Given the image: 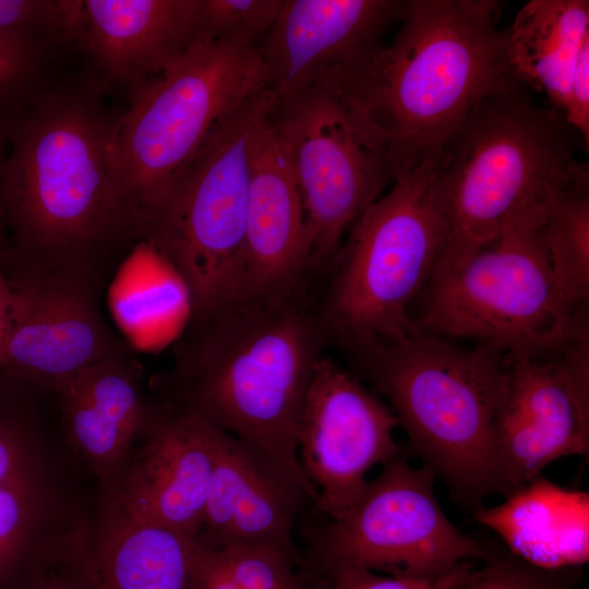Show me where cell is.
I'll use <instances>...</instances> for the list:
<instances>
[{
    "label": "cell",
    "instance_id": "cell-22",
    "mask_svg": "<svg viewBox=\"0 0 589 589\" xmlns=\"http://www.w3.org/2000/svg\"><path fill=\"white\" fill-rule=\"evenodd\" d=\"M196 539L118 510L74 589H187Z\"/></svg>",
    "mask_w": 589,
    "mask_h": 589
},
{
    "label": "cell",
    "instance_id": "cell-15",
    "mask_svg": "<svg viewBox=\"0 0 589 589\" xmlns=\"http://www.w3.org/2000/svg\"><path fill=\"white\" fill-rule=\"evenodd\" d=\"M215 431L184 407L155 417L134 461L112 479L116 510L196 539L214 465Z\"/></svg>",
    "mask_w": 589,
    "mask_h": 589
},
{
    "label": "cell",
    "instance_id": "cell-38",
    "mask_svg": "<svg viewBox=\"0 0 589 589\" xmlns=\"http://www.w3.org/2000/svg\"><path fill=\"white\" fill-rule=\"evenodd\" d=\"M4 281V278L2 277L1 273H0V284Z\"/></svg>",
    "mask_w": 589,
    "mask_h": 589
},
{
    "label": "cell",
    "instance_id": "cell-19",
    "mask_svg": "<svg viewBox=\"0 0 589 589\" xmlns=\"http://www.w3.org/2000/svg\"><path fill=\"white\" fill-rule=\"evenodd\" d=\"M200 0H84L79 45L115 79L135 87L194 41Z\"/></svg>",
    "mask_w": 589,
    "mask_h": 589
},
{
    "label": "cell",
    "instance_id": "cell-6",
    "mask_svg": "<svg viewBox=\"0 0 589 589\" xmlns=\"http://www.w3.org/2000/svg\"><path fill=\"white\" fill-rule=\"evenodd\" d=\"M276 100L265 88L241 106L136 229L185 285L196 322L241 298L253 147Z\"/></svg>",
    "mask_w": 589,
    "mask_h": 589
},
{
    "label": "cell",
    "instance_id": "cell-10",
    "mask_svg": "<svg viewBox=\"0 0 589 589\" xmlns=\"http://www.w3.org/2000/svg\"><path fill=\"white\" fill-rule=\"evenodd\" d=\"M269 122L301 194L310 267L327 265L395 182L386 142L365 110L326 79L277 96Z\"/></svg>",
    "mask_w": 589,
    "mask_h": 589
},
{
    "label": "cell",
    "instance_id": "cell-18",
    "mask_svg": "<svg viewBox=\"0 0 589 589\" xmlns=\"http://www.w3.org/2000/svg\"><path fill=\"white\" fill-rule=\"evenodd\" d=\"M308 493L248 443L215 431V457L197 541L209 549L262 542L297 553L292 531Z\"/></svg>",
    "mask_w": 589,
    "mask_h": 589
},
{
    "label": "cell",
    "instance_id": "cell-35",
    "mask_svg": "<svg viewBox=\"0 0 589 589\" xmlns=\"http://www.w3.org/2000/svg\"><path fill=\"white\" fill-rule=\"evenodd\" d=\"M11 303L12 289L4 280L0 284V369L2 366L4 346L8 335Z\"/></svg>",
    "mask_w": 589,
    "mask_h": 589
},
{
    "label": "cell",
    "instance_id": "cell-7",
    "mask_svg": "<svg viewBox=\"0 0 589 589\" xmlns=\"http://www.w3.org/2000/svg\"><path fill=\"white\" fill-rule=\"evenodd\" d=\"M110 130L74 100L46 103L14 123L1 202L28 243L74 254L130 228L112 170Z\"/></svg>",
    "mask_w": 589,
    "mask_h": 589
},
{
    "label": "cell",
    "instance_id": "cell-4",
    "mask_svg": "<svg viewBox=\"0 0 589 589\" xmlns=\"http://www.w3.org/2000/svg\"><path fill=\"white\" fill-rule=\"evenodd\" d=\"M364 377L389 401L411 452L473 514L502 494L494 429L502 405L506 354L416 330L396 341L349 350Z\"/></svg>",
    "mask_w": 589,
    "mask_h": 589
},
{
    "label": "cell",
    "instance_id": "cell-16",
    "mask_svg": "<svg viewBox=\"0 0 589 589\" xmlns=\"http://www.w3.org/2000/svg\"><path fill=\"white\" fill-rule=\"evenodd\" d=\"M122 351L83 286L47 277L12 289L1 368L57 390Z\"/></svg>",
    "mask_w": 589,
    "mask_h": 589
},
{
    "label": "cell",
    "instance_id": "cell-1",
    "mask_svg": "<svg viewBox=\"0 0 589 589\" xmlns=\"http://www.w3.org/2000/svg\"><path fill=\"white\" fill-rule=\"evenodd\" d=\"M500 13L492 0H407L389 43L326 79L377 127L395 180L435 160L471 108L516 77Z\"/></svg>",
    "mask_w": 589,
    "mask_h": 589
},
{
    "label": "cell",
    "instance_id": "cell-2",
    "mask_svg": "<svg viewBox=\"0 0 589 589\" xmlns=\"http://www.w3.org/2000/svg\"><path fill=\"white\" fill-rule=\"evenodd\" d=\"M579 142L563 113L538 104L517 77L476 104L434 160L445 239L429 283L561 193L588 187Z\"/></svg>",
    "mask_w": 589,
    "mask_h": 589
},
{
    "label": "cell",
    "instance_id": "cell-30",
    "mask_svg": "<svg viewBox=\"0 0 589 589\" xmlns=\"http://www.w3.org/2000/svg\"><path fill=\"white\" fill-rule=\"evenodd\" d=\"M471 561L464 562L449 573L432 578L381 576L361 567H340L327 572L325 589H458L477 573Z\"/></svg>",
    "mask_w": 589,
    "mask_h": 589
},
{
    "label": "cell",
    "instance_id": "cell-27",
    "mask_svg": "<svg viewBox=\"0 0 589 589\" xmlns=\"http://www.w3.org/2000/svg\"><path fill=\"white\" fill-rule=\"evenodd\" d=\"M283 0H200L194 41L254 44L271 29Z\"/></svg>",
    "mask_w": 589,
    "mask_h": 589
},
{
    "label": "cell",
    "instance_id": "cell-28",
    "mask_svg": "<svg viewBox=\"0 0 589 589\" xmlns=\"http://www.w3.org/2000/svg\"><path fill=\"white\" fill-rule=\"evenodd\" d=\"M581 567L543 568L508 552L496 551L458 589H576Z\"/></svg>",
    "mask_w": 589,
    "mask_h": 589
},
{
    "label": "cell",
    "instance_id": "cell-33",
    "mask_svg": "<svg viewBox=\"0 0 589 589\" xmlns=\"http://www.w3.org/2000/svg\"><path fill=\"white\" fill-rule=\"evenodd\" d=\"M566 122L576 131L584 145H589V41L581 48L569 85L563 111Z\"/></svg>",
    "mask_w": 589,
    "mask_h": 589
},
{
    "label": "cell",
    "instance_id": "cell-29",
    "mask_svg": "<svg viewBox=\"0 0 589 589\" xmlns=\"http://www.w3.org/2000/svg\"><path fill=\"white\" fill-rule=\"evenodd\" d=\"M34 480L0 484V585L15 569L33 528Z\"/></svg>",
    "mask_w": 589,
    "mask_h": 589
},
{
    "label": "cell",
    "instance_id": "cell-21",
    "mask_svg": "<svg viewBox=\"0 0 589 589\" xmlns=\"http://www.w3.org/2000/svg\"><path fill=\"white\" fill-rule=\"evenodd\" d=\"M476 520L494 531L519 558L543 568L581 567L589 557V495L541 476Z\"/></svg>",
    "mask_w": 589,
    "mask_h": 589
},
{
    "label": "cell",
    "instance_id": "cell-32",
    "mask_svg": "<svg viewBox=\"0 0 589 589\" xmlns=\"http://www.w3.org/2000/svg\"><path fill=\"white\" fill-rule=\"evenodd\" d=\"M29 480L34 479L26 437L14 423L0 418V484Z\"/></svg>",
    "mask_w": 589,
    "mask_h": 589
},
{
    "label": "cell",
    "instance_id": "cell-34",
    "mask_svg": "<svg viewBox=\"0 0 589 589\" xmlns=\"http://www.w3.org/2000/svg\"><path fill=\"white\" fill-rule=\"evenodd\" d=\"M187 589H238L220 569L212 551L197 539Z\"/></svg>",
    "mask_w": 589,
    "mask_h": 589
},
{
    "label": "cell",
    "instance_id": "cell-17",
    "mask_svg": "<svg viewBox=\"0 0 589 589\" xmlns=\"http://www.w3.org/2000/svg\"><path fill=\"white\" fill-rule=\"evenodd\" d=\"M309 267L310 241L301 194L268 118L253 147L239 301L296 296Z\"/></svg>",
    "mask_w": 589,
    "mask_h": 589
},
{
    "label": "cell",
    "instance_id": "cell-14",
    "mask_svg": "<svg viewBox=\"0 0 589 589\" xmlns=\"http://www.w3.org/2000/svg\"><path fill=\"white\" fill-rule=\"evenodd\" d=\"M405 0H283L259 48L277 96L364 61L404 14Z\"/></svg>",
    "mask_w": 589,
    "mask_h": 589
},
{
    "label": "cell",
    "instance_id": "cell-24",
    "mask_svg": "<svg viewBox=\"0 0 589 589\" xmlns=\"http://www.w3.org/2000/svg\"><path fill=\"white\" fill-rule=\"evenodd\" d=\"M541 238L561 297L574 311H587L589 298L588 187L566 191L549 205Z\"/></svg>",
    "mask_w": 589,
    "mask_h": 589
},
{
    "label": "cell",
    "instance_id": "cell-25",
    "mask_svg": "<svg viewBox=\"0 0 589 589\" xmlns=\"http://www.w3.org/2000/svg\"><path fill=\"white\" fill-rule=\"evenodd\" d=\"M82 0H0V31L38 53L49 45L80 43Z\"/></svg>",
    "mask_w": 589,
    "mask_h": 589
},
{
    "label": "cell",
    "instance_id": "cell-8",
    "mask_svg": "<svg viewBox=\"0 0 589 589\" xmlns=\"http://www.w3.org/2000/svg\"><path fill=\"white\" fill-rule=\"evenodd\" d=\"M433 161L398 178L350 227L320 316L348 350L417 330L409 304L429 284L444 248Z\"/></svg>",
    "mask_w": 589,
    "mask_h": 589
},
{
    "label": "cell",
    "instance_id": "cell-23",
    "mask_svg": "<svg viewBox=\"0 0 589 589\" xmlns=\"http://www.w3.org/2000/svg\"><path fill=\"white\" fill-rule=\"evenodd\" d=\"M589 41L587 0H532L506 28V52L513 74L544 92L563 113L573 72Z\"/></svg>",
    "mask_w": 589,
    "mask_h": 589
},
{
    "label": "cell",
    "instance_id": "cell-3",
    "mask_svg": "<svg viewBox=\"0 0 589 589\" xmlns=\"http://www.w3.org/2000/svg\"><path fill=\"white\" fill-rule=\"evenodd\" d=\"M197 323L203 327L179 364L183 407L263 453L315 505L298 429L327 337L321 317L298 293L241 300Z\"/></svg>",
    "mask_w": 589,
    "mask_h": 589
},
{
    "label": "cell",
    "instance_id": "cell-12",
    "mask_svg": "<svg viewBox=\"0 0 589 589\" xmlns=\"http://www.w3.org/2000/svg\"><path fill=\"white\" fill-rule=\"evenodd\" d=\"M506 377L494 429V460L506 497L551 462L587 455L589 338L579 333L541 357H505Z\"/></svg>",
    "mask_w": 589,
    "mask_h": 589
},
{
    "label": "cell",
    "instance_id": "cell-11",
    "mask_svg": "<svg viewBox=\"0 0 589 589\" xmlns=\"http://www.w3.org/2000/svg\"><path fill=\"white\" fill-rule=\"evenodd\" d=\"M435 479L399 452L366 481L342 517L308 531L314 556L326 572L361 567L413 578L438 577L467 561L486 562L496 550L448 519L434 493Z\"/></svg>",
    "mask_w": 589,
    "mask_h": 589
},
{
    "label": "cell",
    "instance_id": "cell-31",
    "mask_svg": "<svg viewBox=\"0 0 589 589\" xmlns=\"http://www.w3.org/2000/svg\"><path fill=\"white\" fill-rule=\"evenodd\" d=\"M37 56L31 46L0 31V104L23 93Z\"/></svg>",
    "mask_w": 589,
    "mask_h": 589
},
{
    "label": "cell",
    "instance_id": "cell-36",
    "mask_svg": "<svg viewBox=\"0 0 589 589\" xmlns=\"http://www.w3.org/2000/svg\"><path fill=\"white\" fill-rule=\"evenodd\" d=\"M4 161H5V158H3V156H2V154L0 152V203H1V185H2V176H3Z\"/></svg>",
    "mask_w": 589,
    "mask_h": 589
},
{
    "label": "cell",
    "instance_id": "cell-9",
    "mask_svg": "<svg viewBox=\"0 0 589 589\" xmlns=\"http://www.w3.org/2000/svg\"><path fill=\"white\" fill-rule=\"evenodd\" d=\"M546 211L531 214L429 283L417 330L474 340L512 357H541L588 328L554 284L541 238Z\"/></svg>",
    "mask_w": 589,
    "mask_h": 589
},
{
    "label": "cell",
    "instance_id": "cell-26",
    "mask_svg": "<svg viewBox=\"0 0 589 589\" xmlns=\"http://www.w3.org/2000/svg\"><path fill=\"white\" fill-rule=\"evenodd\" d=\"M209 550L238 589H309L296 570L297 553L278 545L236 542Z\"/></svg>",
    "mask_w": 589,
    "mask_h": 589
},
{
    "label": "cell",
    "instance_id": "cell-13",
    "mask_svg": "<svg viewBox=\"0 0 589 589\" xmlns=\"http://www.w3.org/2000/svg\"><path fill=\"white\" fill-rule=\"evenodd\" d=\"M397 419L353 374L322 357L298 429L301 469L317 492L315 506L337 520L361 494L366 473L392 460Z\"/></svg>",
    "mask_w": 589,
    "mask_h": 589
},
{
    "label": "cell",
    "instance_id": "cell-20",
    "mask_svg": "<svg viewBox=\"0 0 589 589\" xmlns=\"http://www.w3.org/2000/svg\"><path fill=\"white\" fill-rule=\"evenodd\" d=\"M75 448L106 480L125 466L136 437L155 417L148 413L140 373L125 354L91 365L56 390Z\"/></svg>",
    "mask_w": 589,
    "mask_h": 589
},
{
    "label": "cell",
    "instance_id": "cell-37",
    "mask_svg": "<svg viewBox=\"0 0 589 589\" xmlns=\"http://www.w3.org/2000/svg\"><path fill=\"white\" fill-rule=\"evenodd\" d=\"M51 589H74V588H69V587H65L64 585L57 584V585H53Z\"/></svg>",
    "mask_w": 589,
    "mask_h": 589
},
{
    "label": "cell",
    "instance_id": "cell-5",
    "mask_svg": "<svg viewBox=\"0 0 589 589\" xmlns=\"http://www.w3.org/2000/svg\"><path fill=\"white\" fill-rule=\"evenodd\" d=\"M267 88L253 44L193 41L166 70L135 87L110 130L116 183L130 228L148 212L220 127Z\"/></svg>",
    "mask_w": 589,
    "mask_h": 589
}]
</instances>
